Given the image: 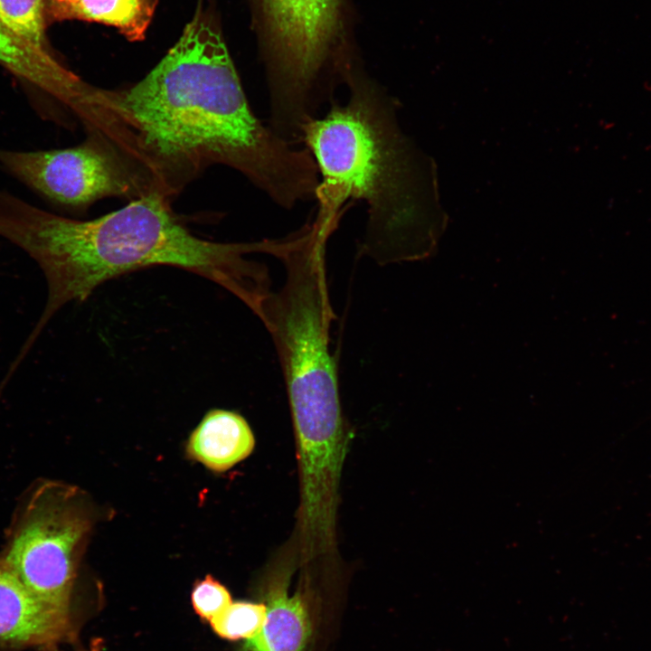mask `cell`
<instances>
[{
	"mask_svg": "<svg viewBox=\"0 0 651 651\" xmlns=\"http://www.w3.org/2000/svg\"><path fill=\"white\" fill-rule=\"evenodd\" d=\"M49 1L57 2V3H72L77 0H49Z\"/></svg>",
	"mask_w": 651,
	"mask_h": 651,
	"instance_id": "2e32d148",
	"label": "cell"
},
{
	"mask_svg": "<svg viewBox=\"0 0 651 651\" xmlns=\"http://www.w3.org/2000/svg\"><path fill=\"white\" fill-rule=\"evenodd\" d=\"M73 638L71 615L37 599L0 555V651H47Z\"/></svg>",
	"mask_w": 651,
	"mask_h": 651,
	"instance_id": "ba28073f",
	"label": "cell"
},
{
	"mask_svg": "<svg viewBox=\"0 0 651 651\" xmlns=\"http://www.w3.org/2000/svg\"><path fill=\"white\" fill-rule=\"evenodd\" d=\"M261 21L270 121L294 130L334 100L346 51L335 48L340 0H255Z\"/></svg>",
	"mask_w": 651,
	"mask_h": 651,
	"instance_id": "5b68a950",
	"label": "cell"
},
{
	"mask_svg": "<svg viewBox=\"0 0 651 651\" xmlns=\"http://www.w3.org/2000/svg\"><path fill=\"white\" fill-rule=\"evenodd\" d=\"M328 239L309 222L289 234L278 258L285 281L278 290L269 291L257 314L279 358L298 458L313 467L339 460L348 444L336 363L329 351L335 314L326 281Z\"/></svg>",
	"mask_w": 651,
	"mask_h": 651,
	"instance_id": "277c9868",
	"label": "cell"
},
{
	"mask_svg": "<svg viewBox=\"0 0 651 651\" xmlns=\"http://www.w3.org/2000/svg\"><path fill=\"white\" fill-rule=\"evenodd\" d=\"M44 4V0H0V21L22 39L49 50Z\"/></svg>",
	"mask_w": 651,
	"mask_h": 651,
	"instance_id": "4fadbf2b",
	"label": "cell"
},
{
	"mask_svg": "<svg viewBox=\"0 0 651 651\" xmlns=\"http://www.w3.org/2000/svg\"><path fill=\"white\" fill-rule=\"evenodd\" d=\"M158 0H77L44 4L46 22L80 20L116 28L132 42L145 38Z\"/></svg>",
	"mask_w": 651,
	"mask_h": 651,
	"instance_id": "7c38bea8",
	"label": "cell"
},
{
	"mask_svg": "<svg viewBox=\"0 0 651 651\" xmlns=\"http://www.w3.org/2000/svg\"><path fill=\"white\" fill-rule=\"evenodd\" d=\"M88 134L81 144L66 148H0V166L44 199L70 208L156 192L144 170L107 134L95 127Z\"/></svg>",
	"mask_w": 651,
	"mask_h": 651,
	"instance_id": "52a82bcc",
	"label": "cell"
},
{
	"mask_svg": "<svg viewBox=\"0 0 651 651\" xmlns=\"http://www.w3.org/2000/svg\"><path fill=\"white\" fill-rule=\"evenodd\" d=\"M344 83L346 103L334 100L326 116L311 119L302 131L320 178L315 219L337 227L344 203L362 200L367 222L360 255L379 265L424 259L431 239L420 222L391 98L355 61Z\"/></svg>",
	"mask_w": 651,
	"mask_h": 651,
	"instance_id": "3957f363",
	"label": "cell"
},
{
	"mask_svg": "<svg viewBox=\"0 0 651 651\" xmlns=\"http://www.w3.org/2000/svg\"><path fill=\"white\" fill-rule=\"evenodd\" d=\"M266 606L262 603L239 601L231 603L213 617L210 624L220 637L237 640L250 638L261 628L266 618Z\"/></svg>",
	"mask_w": 651,
	"mask_h": 651,
	"instance_id": "5bb4252c",
	"label": "cell"
},
{
	"mask_svg": "<svg viewBox=\"0 0 651 651\" xmlns=\"http://www.w3.org/2000/svg\"><path fill=\"white\" fill-rule=\"evenodd\" d=\"M291 574L290 567H282L268 577L264 624L240 651H307L315 629L314 602L305 588L289 593Z\"/></svg>",
	"mask_w": 651,
	"mask_h": 651,
	"instance_id": "9c48e42d",
	"label": "cell"
},
{
	"mask_svg": "<svg viewBox=\"0 0 651 651\" xmlns=\"http://www.w3.org/2000/svg\"><path fill=\"white\" fill-rule=\"evenodd\" d=\"M92 524L79 488L42 481L22 501L0 555L37 599L71 615L74 582Z\"/></svg>",
	"mask_w": 651,
	"mask_h": 651,
	"instance_id": "8992f818",
	"label": "cell"
},
{
	"mask_svg": "<svg viewBox=\"0 0 651 651\" xmlns=\"http://www.w3.org/2000/svg\"><path fill=\"white\" fill-rule=\"evenodd\" d=\"M0 236L40 266L48 285L42 314L24 347L29 350L52 316L71 301H85L106 281L167 266L227 289L254 314L270 291L265 265L246 258L272 255L275 240L217 242L190 231L174 215L167 196L151 192L93 220H76L0 190Z\"/></svg>",
	"mask_w": 651,
	"mask_h": 651,
	"instance_id": "7a4b0ae2",
	"label": "cell"
},
{
	"mask_svg": "<svg viewBox=\"0 0 651 651\" xmlns=\"http://www.w3.org/2000/svg\"><path fill=\"white\" fill-rule=\"evenodd\" d=\"M229 590L212 575L198 580L192 591V604L194 611L207 621L231 604Z\"/></svg>",
	"mask_w": 651,
	"mask_h": 651,
	"instance_id": "9a60e30c",
	"label": "cell"
},
{
	"mask_svg": "<svg viewBox=\"0 0 651 651\" xmlns=\"http://www.w3.org/2000/svg\"><path fill=\"white\" fill-rule=\"evenodd\" d=\"M0 65L76 116L87 105L92 86L60 63L50 50L38 48L22 39L1 21Z\"/></svg>",
	"mask_w": 651,
	"mask_h": 651,
	"instance_id": "30bf717a",
	"label": "cell"
},
{
	"mask_svg": "<svg viewBox=\"0 0 651 651\" xmlns=\"http://www.w3.org/2000/svg\"><path fill=\"white\" fill-rule=\"evenodd\" d=\"M254 445V435L241 415L215 409L208 411L192 432L186 450L189 458L222 472L245 459Z\"/></svg>",
	"mask_w": 651,
	"mask_h": 651,
	"instance_id": "8fae6325",
	"label": "cell"
},
{
	"mask_svg": "<svg viewBox=\"0 0 651 651\" xmlns=\"http://www.w3.org/2000/svg\"><path fill=\"white\" fill-rule=\"evenodd\" d=\"M91 100L108 134L166 196L214 164L286 209L316 196L313 156L254 115L220 31L203 14L141 80L94 88Z\"/></svg>",
	"mask_w": 651,
	"mask_h": 651,
	"instance_id": "6da1fadb",
	"label": "cell"
}]
</instances>
